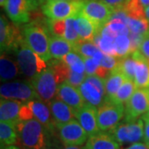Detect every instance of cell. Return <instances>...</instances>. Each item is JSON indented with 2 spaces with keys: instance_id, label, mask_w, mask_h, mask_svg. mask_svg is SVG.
<instances>
[{
  "instance_id": "44",
  "label": "cell",
  "mask_w": 149,
  "mask_h": 149,
  "mask_svg": "<svg viewBox=\"0 0 149 149\" xmlns=\"http://www.w3.org/2000/svg\"><path fill=\"white\" fill-rule=\"evenodd\" d=\"M2 149H19L18 148H17L16 146L11 145V146H7V147H3L2 148Z\"/></svg>"
},
{
  "instance_id": "7",
  "label": "cell",
  "mask_w": 149,
  "mask_h": 149,
  "mask_svg": "<svg viewBox=\"0 0 149 149\" xmlns=\"http://www.w3.org/2000/svg\"><path fill=\"white\" fill-rule=\"evenodd\" d=\"M125 114V108L122 104L105 100L97 108V121L100 131H110L120 123Z\"/></svg>"
},
{
  "instance_id": "11",
  "label": "cell",
  "mask_w": 149,
  "mask_h": 149,
  "mask_svg": "<svg viewBox=\"0 0 149 149\" xmlns=\"http://www.w3.org/2000/svg\"><path fill=\"white\" fill-rule=\"evenodd\" d=\"M149 110V89L138 88L125 106V121H134Z\"/></svg>"
},
{
  "instance_id": "28",
  "label": "cell",
  "mask_w": 149,
  "mask_h": 149,
  "mask_svg": "<svg viewBox=\"0 0 149 149\" xmlns=\"http://www.w3.org/2000/svg\"><path fill=\"white\" fill-rule=\"evenodd\" d=\"M137 89L138 87L135 84L134 80L131 79H126L118 90L117 93L115 94L111 101L123 104L129 100V99L131 98V96L133 95V93Z\"/></svg>"
},
{
  "instance_id": "48",
  "label": "cell",
  "mask_w": 149,
  "mask_h": 149,
  "mask_svg": "<svg viewBox=\"0 0 149 149\" xmlns=\"http://www.w3.org/2000/svg\"><path fill=\"white\" fill-rule=\"evenodd\" d=\"M147 114H148V115L149 116V110H148V113H147Z\"/></svg>"
},
{
  "instance_id": "22",
  "label": "cell",
  "mask_w": 149,
  "mask_h": 149,
  "mask_svg": "<svg viewBox=\"0 0 149 149\" xmlns=\"http://www.w3.org/2000/svg\"><path fill=\"white\" fill-rule=\"evenodd\" d=\"M133 53L137 61L134 82L138 88L149 89V62L139 51Z\"/></svg>"
},
{
  "instance_id": "6",
  "label": "cell",
  "mask_w": 149,
  "mask_h": 149,
  "mask_svg": "<svg viewBox=\"0 0 149 149\" xmlns=\"http://www.w3.org/2000/svg\"><path fill=\"white\" fill-rule=\"evenodd\" d=\"M78 89L85 103L96 109L106 100L104 79L99 77L96 74L87 75L85 81Z\"/></svg>"
},
{
  "instance_id": "10",
  "label": "cell",
  "mask_w": 149,
  "mask_h": 149,
  "mask_svg": "<svg viewBox=\"0 0 149 149\" xmlns=\"http://www.w3.org/2000/svg\"><path fill=\"white\" fill-rule=\"evenodd\" d=\"M113 12L101 0H85L80 13L101 29L110 20Z\"/></svg>"
},
{
  "instance_id": "4",
  "label": "cell",
  "mask_w": 149,
  "mask_h": 149,
  "mask_svg": "<svg viewBox=\"0 0 149 149\" xmlns=\"http://www.w3.org/2000/svg\"><path fill=\"white\" fill-rule=\"evenodd\" d=\"M85 0H47L42 5V11L48 19H66L80 14Z\"/></svg>"
},
{
  "instance_id": "38",
  "label": "cell",
  "mask_w": 149,
  "mask_h": 149,
  "mask_svg": "<svg viewBox=\"0 0 149 149\" xmlns=\"http://www.w3.org/2000/svg\"><path fill=\"white\" fill-rule=\"evenodd\" d=\"M34 118L32 112L30 109V107L28 106L27 103H23L22 104L21 109H20V112H19V119L20 121H26V120H29Z\"/></svg>"
},
{
  "instance_id": "17",
  "label": "cell",
  "mask_w": 149,
  "mask_h": 149,
  "mask_svg": "<svg viewBox=\"0 0 149 149\" xmlns=\"http://www.w3.org/2000/svg\"><path fill=\"white\" fill-rule=\"evenodd\" d=\"M76 119L88 133L89 137L100 132L97 121V109L85 104L80 109L74 110Z\"/></svg>"
},
{
  "instance_id": "13",
  "label": "cell",
  "mask_w": 149,
  "mask_h": 149,
  "mask_svg": "<svg viewBox=\"0 0 149 149\" xmlns=\"http://www.w3.org/2000/svg\"><path fill=\"white\" fill-rule=\"evenodd\" d=\"M15 24V23H14ZM14 24H11L3 15L0 17V47L1 52L16 49L24 40L22 34Z\"/></svg>"
},
{
  "instance_id": "39",
  "label": "cell",
  "mask_w": 149,
  "mask_h": 149,
  "mask_svg": "<svg viewBox=\"0 0 149 149\" xmlns=\"http://www.w3.org/2000/svg\"><path fill=\"white\" fill-rule=\"evenodd\" d=\"M143 119L144 121V143L149 147V116L148 114H145Z\"/></svg>"
},
{
  "instance_id": "41",
  "label": "cell",
  "mask_w": 149,
  "mask_h": 149,
  "mask_svg": "<svg viewBox=\"0 0 149 149\" xmlns=\"http://www.w3.org/2000/svg\"><path fill=\"white\" fill-rule=\"evenodd\" d=\"M125 149H149V147L145 143H135L131 144L129 147Z\"/></svg>"
},
{
  "instance_id": "18",
  "label": "cell",
  "mask_w": 149,
  "mask_h": 149,
  "mask_svg": "<svg viewBox=\"0 0 149 149\" xmlns=\"http://www.w3.org/2000/svg\"><path fill=\"white\" fill-rule=\"evenodd\" d=\"M27 103L32 110L34 118L37 119L43 126H45L49 132L52 131L55 127L56 128L50 107H48L49 105L47 104V103L38 99L30 100Z\"/></svg>"
},
{
  "instance_id": "24",
  "label": "cell",
  "mask_w": 149,
  "mask_h": 149,
  "mask_svg": "<svg viewBox=\"0 0 149 149\" xmlns=\"http://www.w3.org/2000/svg\"><path fill=\"white\" fill-rule=\"evenodd\" d=\"M22 74L21 70L18 66L17 62H15L13 60L5 54H1L0 56V76L1 81L6 82L12 80Z\"/></svg>"
},
{
  "instance_id": "27",
  "label": "cell",
  "mask_w": 149,
  "mask_h": 149,
  "mask_svg": "<svg viewBox=\"0 0 149 149\" xmlns=\"http://www.w3.org/2000/svg\"><path fill=\"white\" fill-rule=\"evenodd\" d=\"M18 139L17 124L9 122H0L1 147H7L16 143Z\"/></svg>"
},
{
  "instance_id": "36",
  "label": "cell",
  "mask_w": 149,
  "mask_h": 149,
  "mask_svg": "<svg viewBox=\"0 0 149 149\" xmlns=\"http://www.w3.org/2000/svg\"><path fill=\"white\" fill-rule=\"evenodd\" d=\"M139 51L149 62V31L143 36Z\"/></svg>"
},
{
  "instance_id": "47",
  "label": "cell",
  "mask_w": 149,
  "mask_h": 149,
  "mask_svg": "<svg viewBox=\"0 0 149 149\" xmlns=\"http://www.w3.org/2000/svg\"><path fill=\"white\" fill-rule=\"evenodd\" d=\"M65 1H74V0H65Z\"/></svg>"
},
{
  "instance_id": "34",
  "label": "cell",
  "mask_w": 149,
  "mask_h": 149,
  "mask_svg": "<svg viewBox=\"0 0 149 149\" xmlns=\"http://www.w3.org/2000/svg\"><path fill=\"white\" fill-rule=\"evenodd\" d=\"M119 61H120L119 57H117L115 56L104 54L100 65H101L103 68H104L107 70H109V72H111L118 67Z\"/></svg>"
},
{
  "instance_id": "19",
  "label": "cell",
  "mask_w": 149,
  "mask_h": 149,
  "mask_svg": "<svg viewBox=\"0 0 149 149\" xmlns=\"http://www.w3.org/2000/svg\"><path fill=\"white\" fill-rule=\"evenodd\" d=\"M48 105L50 107L56 127L70 122L75 118L74 109L58 99H54L48 104Z\"/></svg>"
},
{
  "instance_id": "45",
  "label": "cell",
  "mask_w": 149,
  "mask_h": 149,
  "mask_svg": "<svg viewBox=\"0 0 149 149\" xmlns=\"http://www.w3.org/2000/svg\"><path fill=\"white\" fill-rule=\"evenodd\" d=\"M44 149H60L58 147H55V146H47L46 148Z\"/></svg>"
},
{
  "instance_id": "15",
  "label": "cell",
  "mask_w": 149,
  "mask_h": 149,
  "mask_svg": "<svg viewBox=\"0 0 149 149\" xmlns=\"http://www.w3.org/2000/svg\"><path fill=\"white\" fill-rule=\"evenodd\" d=\"M49 66L52 67L56 72L58 77L59 84L67 82L76 88H79L86 78V74L77 73L68 67L61 60H56L49 64Z\"/></svg>"
},
{
  "instance_id": "2",
  "label": "cell",
  "mask_w": 149,
  "mask_h": 149,
  "mask_svg": "<svg viewBox=\"0 0 149 149\" xmlns=\"http://www.w3.org/2000/svg\"><path fill=\"white\" fill-rule=\"evenodd\" d=\"M49 32L48 27L37 22L26 23L22 31L26 44L46 61L52 58L49 51Z\"/></svg>"
},
{
  "instance_id": "12",
  "label": "cell",
  "mask_w": 149,
  "mask_h": 149,
  "mask_svg": "<svg viewBox=\"0 0 149 149\" xmlns=\"http://www.w3.org/2000/svg\"><path fill=\"white\" fill-rule=\"evenodd\" d=\"M56 128L59 137L65 146H81L89 139L88 133L76 119H72Z\"/></svg>"
},
{
  "instance_id": "46",
  "label": "cell",
  "mask_w": 149,
  "mask_h": 149,
  "mask_svg": "<svg viewBox=\"0 0 149 149\" xmlns=\"http://www.w3.org/2000/svg\"><path fill=\"white\" fill-rule=\"evenodd\" d=\"M6 0H0V4L2 7H4V4H5Z\"/></svg>"
},
{
  "instance_id": "31",
  "label": "cell",
  "mask_w": 149,
  "mask_h": 149,
  "mask_svg": "<svg viewBox=\"0 0 149 149\" xmlns=\"http://www.w3.org/2000/svg\"><path fill=\"white\" fill-rule=\"evenodd\" d=\"M137 61L133 53H131L120 58L119 65L117 69L122 71L128 79L134 80L135 76V70H136Z\"/></svg>"
},
{
  "instance_id": "43",
  "label": "cell",
  "mask_w": 149,
  "mask_h": 149,
  "mask_svg": "<svg viewBox=\"0 0 149 149\" xmlns=\"http://www.w3.org/2000/svg\"><path fill=\"white\" fill-rule=\"evenodd\" d=\"M145 17H146V19L149 22V6L147 7L146 9H145Z\"/></svg>"
},
{
  "instance_id": "8",
  "label": "cell",
  "mask_w": 149,
  "mask_h": 149,
  "mask_svg": "<svg viewBox=\"0 0 149 149\" xmlns=\"http://www.w3.org/2000/svg\"><path fill=\"white\" fill-rule=\"evenodd\" d=\"M118 144H133L143 139L144 121L138 118L134 121L119 123L115 128L109 131Z\"/></svg>"
},
{
  "instance_id": "21",
  "label": "cell",
  "mask_w": 149,
  "mask_h": 149,
  "mask_svg": "<svg viewBox=\"0 0 149 149\" xmlns=\"http://www.w3.org/2000/svg\"><path fill=\"white\" fill-rule=\"evenodd\" d=\"M85 149H120L119 144L109 133L100 131L90 136Z\"/></svg>"
},
{
  "instance_id": "37",
  "label": "cell",
  "mask_w": 149,
  "mask_h": 149,
  "mask_svg": "<svg viewBox=\"0 0 149 149\" xmlns=\"http://www.w3.org/2000/svg\"><path fill=\"white\" fill-rule=\"evenodd\" d=\"M105 4L110 7L113 11L123 9L129 0H101Z\"/></svg>"
},
{
  "instance_id": "5",
  "label": "cell",
  "mask_w": 149,
  "mask_h": 149,
  "mask_svg": "<svg viewBox=\"0 0 149 149\" xmlns=\"http://www.w3.org/2000/svg\"><path fill=\"white\" fill-rule=\"evenodd\" d=\"M31 83L37 92L38 100L49 104L56 96L58 77L52 67H48L34 77Z\"/></svg>"
},
{
  "instance_id": "42",
  "label": "cell",
  "mask_w": 149,
  "mask_h": 149,
  "mask_svg": "<svg viewBox=\"0 0 149 149\" xmlns=\"http://www.w3.org/2000/svg\"><path fill=\"white\" fill-rule=\"evenodd\" d=\"M63 149H84L82 148L80 146H65Z\"/></svg>"
},
{
  "instance_id": "29",
  "label": "cell",
  "mask_w": 149,
  "mask_h": 149,
  "mask_svg": "<svg viewBox=\"0 0 149 149\" xmlns=\"http://www.w3.org/2000/svg\"><path fill=\"white\" fill-rule=\"evenodd\" d=\"M99 50L100 48L94 41H85L80 39L77 42L73 44V51L80 55L83 58L93 57Z\"/></svg>"
},
{
  "instance_id": "16",
  "label": "cell",
  "mask_w": 149,
  "mask_h": 149,
  "mask_svg": "<svg viewBox=\"0 0 149 149\" xmlns=\"http://www.w3.org/2000/svg\"><path fill=\"white\" fill-rule=\"evenodd\" d=\"M56 99L65 103L74 110L79 109L86 104L79 89L67 82L59 84L56 92Z\"/></svg>"
},
{
  "instance_id": "1",
  "label": "cell",
  "mask_w": 149,
  "mask_h": 149,
  "mask_svg": "<svg viewBox=\"0 0 149 149\" xmlns=\"http://www.w3.org/2000/svg\"><path fill=\"white\" fill-rule=\"evenodd\" d=\"M22 149H44L48 146V131L36 118L20 121L17 124Z\"/></svg>"
},
{
  "instance_id": "26",
  "label": "cell",
  "mask_w": 149,
  "mask_h": 149,
  "mask_svg": "<svg viewBox=\"0 0 149 149\" xmlns=\"http://www.w3.org/2000/svg\"><path fill=\"white\" fill-rule=\"evenodd\" d=\"M128 79L125 74L118 69L111 71L109 74L104 79L105 83V93H106V100H112L118 90L124 82V80Z\"/></svg>"
},
{
  "instance_id": "35",
  "label": "cell",
  "mask_w": 149,
  "mask_h": 149,
  "mask_svg": "<svg viewBox=\"0 0 149 149\" xmlns=\"http://www.w3.org/2000/svg\"><path fill=\"white\" fill-rule=\"evenodd\" d=\"M85 66V74L86 75L96 74L100 65L98 64L93 57H85L84 58Z\"/></svg>"
},
{
  "instance_id": "14",
  "label": "cell",
  "mask_w": 149,
  "mask_h": 149,
  "mask_svg": "<svg viewBox=\"0 0 149 149\" xmlns=\"http://www.w3.org/2000/svg\"><path fill=\"white\" fill-rule=\"evenodd\" d=\"M4 10L15 24H26L30 20L32 10L27 0H6Z\"/></svg>"
},
{
  "instance_id": "40",
  "label": "cell",
  "mask_w": 149,
  "mask_h": 149,
  "mask_svg": "<svg viewBox=\"0 0 149 149\" xmlns=\"http://www.w3.org/2000/svg\"><path fill=\"white\" fill-rule=\"evenodd\" d=\"M47 0H27L30 8H31V10L34 11L37 9L38 7L42 6L46 2Z\"/></svg>"
},
{
  "instance_id": "30",
  "label": "cell",
  "mask_w": 149,
  "mask_h": 149,
  "mask_svg": "<svg viewBox=\"0 0 149 149\" xmlns=\"http://www.w3.org/2000/svg\"><path fill=\"white\" fill-rule=\"evenodd\" d=\"M61 61L70 67L72 70H74L77 73L85 74V66L84 58L74 51L65 56Z\"/></svg>"
},
{
  "instance_id": "3",
  "label": "cell",
  "mask_w": 149,
  "mask_h": 149,
  "mask_svg": "<svg viewBox=\"0 0 149 149\" xmlns=\"http://www.w3.org/2000/svg\"><path fill=\"white\" fill-rule=\"evenodd\" d=\"M14 52L22 74L29 80H32L47 67L46 61L34 52L24 40L14 50Z\"/></svg>"
},
{
  "instance_id": "33",
  "label": "cell",
  "mask_w": 149,
  "mask_h": 149,
  "mask_svg": "<svg viewBox=\"0 0 149 149\" xmlns=\"http://www.w3.org/2000/svg\"><path fill=\"white\" fill-rule=\"evenodd\" d=\"M116 56L122 58L131 54V41L128 35H118L114 40Z\"/></svg>"
},
{
  "instance_id": "25",
  "label": "cell",
  "mask_w": 149,
  "mask_h": 149,
  "mask_svg": "<svg viewBox=\"0 0 149 149\" xmlns=\"http://www.w3.org/2000/svg\"><path fill=\"white\" fill-rule=\"evenodd\" d=\"M49 51L51 56L56 60H61L73 51V44L64 38L56 36L50 37Z\"/></svg>"
},
{
  "instance_id": "20",
  "label": "cell",
  "mask_w": 149,
  "mask_h": 149,
  "mask_svg": "<svg viewBox=\"0 0 149 149\" xmlns=\"http://www.w3.org/2000/svg\"><path fill=\"white\" fill-rule=\"evenodd\" d=\"M23 102L14 100L1 99L0 122H9L17 124L20 122L19 112Z\"/></svg>"
},
{
  "instance_id": "49",
  "label": "cell",
  "mask_w": 149,
  "mask_h": 149,
  "mask_svg": "<svg viewBox=\"0 0 149 149\" xmlns=\"http://www.w3.org/2000/svg\"><path fill=\"white\" fill-rule=\"evenodd\" d=\"M84 149H85V148H84Z\"/></svg>"
},
{
  "instance_id": "23",
  "label": "cell",
  "mask_w": 149,
  "mask_h": 149,
  "mask_svg": "<svg viewBox=\"0 0 149 149\" xmlns=\"http://www.w3.org/2000/svg\"><path fill=\"white\" fill-rule=\"evenodd\" d=\"M74 27L80 39L85 41H94L95 37L100 30L95 23L80 13L75 17Z\"/></svg>"
},
{
  "instance_id": "32",
  "label": "cell",
  "mask_w": 149,
  "mask_h": 149,
  "mask_svg": "<svg viewBox=\"0 0 149 149\" xmlns=\"http://www.w3.org/2000/svg\"><path fill=\"white\" fill-rule=\"evenodd\" d=\"M127 26L130 32L139 35L143 36L149 31V22L145 17L142 18L127 15Z\"/></svg>"
},
{
  "instance_id": "9",
  "label": "cell",
  "mask_w": 149,
  "mask_h": 149,
  "mask_svg": "<svg viewBox=\"0 0 149 149\" xmlns=\"http://www.w3.org/2000/svg\"><path fill=\"white\" fill-rule=\"evenodd\" d=\"M1 99L14 100L26 102L38 99L37 92L32 83L26 81H10L1 85Z\"/></svg>"
}]
</instances>
